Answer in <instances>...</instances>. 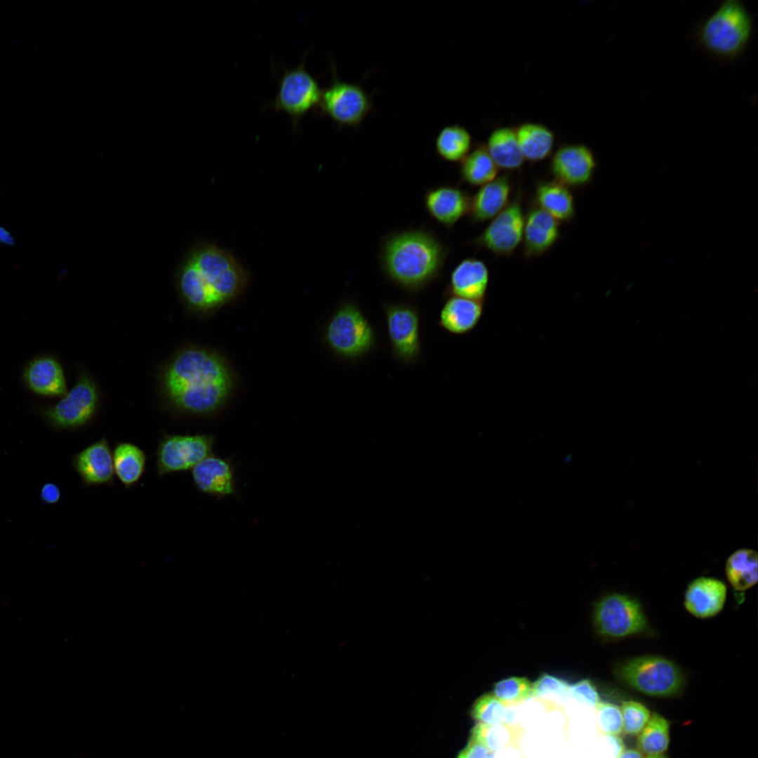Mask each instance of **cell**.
Listing matches in <instances>:
<instances>
[{"mask_svg": "<svg viewBox=\"0 0 758 758\" xmlns=\"http://www.w3.org/2000/svg\"><path fill=\"white\" fill-rule=\"evenodd\" d=\"M164 386L173 408L182 413L208 415L226 401L233 376L223 358L199 347L180 351L164 375Z\"/></svg>", "mask_w": 758, "mask_h": 758, "instance_id": "obj_1", "label": "cell"}, {"mask_svg": "<svg viewBox=\"0 0 758 758\" xmlns=\"http://www.w3.org/2000/svg\"><path fill=\"white\" fill-rule=\"evenodd\" d=\"M248 279V272L232 253L210 243L193 246L176 270L181 298L202 313L212 312L236 298Z\"/></svg>", "mask_w": 758, "mask_h": 758, "instance_id": "obj_2", "label": "cell"}, {"mask_svg": "<svg viewBox=\"0 0 758 758\" xmlns=\"http://www.w3.org/2000/svg\"><path fill=\"white\" fill-rule=\"evenodd\" d=\"M450 248L423 229L394 231L381 241L379 260L385 277L408 293L423 290L441 274Z\"/></svg>", "mask_w": 758, "mask_h": 758, "instance_id": "obj_3", "label": "cell"}, {"mask_svg": "<svg viewBox=\"0 0 758 758\" xmlns=\"http://www.w3.org/2000/svg\"><path fill=\"white\" fill-rule=\"evenodd\" d=\"M752 18L739 0L724 1L697 32L700 45L711 54L734 59L745 48L752 32Z\"/></svg>", "mask_w": 758, "mask_h": 758, "instance_id": "obj_4", "label": "cell"}, {"mask_svg": "<svg viewBox=\"0 0 758 758\" xmlns=\"http://www.w3.org/2000/svg\"><path fill=\"white\" fill-rule=\"evenodd\" d=\"M616 675L630 688L652 697H670L681 689L684 677L670 660L658 656L628 659L616 668Z\"/></svg>", "mask_w": 758, "mask_h": 758, "instance_id": "obj_5", "label": "cell"}, {"mask_svg": "<svg viewBox=\"0 0 758 758\" xmlns=\"http://www.w3.org/2000/svg\"><path fill=\"white\" fill-rule=\"evenodd\" d=\"M325 338L338 356L356 360L368 354L375 346L376 334L361 310L354 302L343 304L329 320Z\"/></svg>", "mask_w": 758, "mask_h": 758, "instance_id": "obj_6", "label": "cell"}, {"mask_svg": "<svg viewBox=\"0 0 758 758\" xmlns=\"http://www.w3.org/2000/svg\"><path fill=\"white\" fill-rule=\"evenodd\" d=\"M307 53L299 65L284 69L274 100L270 104L277 112L288 116L294 131L305 114L317 109L322 93L319 81L305 67Z\"/></svg>", "mask_w": 758, "mask_h": 758, "instance_id": "obj_7", "label": "cell"}, {"mask_svg": "<svg viewBox=\"0 0 758 758\" xmlns=\"http://www.w3.org/2000/svg\"><path fill=\"white\" fill-rule=\"evenodd\" d=\"M330 84L322 89L317 109L339 127H357L373 107L371 97L359 84L341 81L331 65Z\"/></svg>", "mask_w": 758, "mask_h": 758, "instance_id": "obj_8", "label": "cell"}, {"mask_svg": "<svg viewBox=\"0 0 758 758\" xmlns=\"http://www.w3.org/2000/svg\"><path fill=\"white\" fill-rule=\"evenodd\" d=\"M97 404L96 387L84 375L55 404L38 407L34 411L54 430H74L86 426L92 420Z\"/></svg>", "mask_w": 758, "mask_h": 758, "instance_id": "obj_9", "label": "cell"}, {"mask_svg": "<svg viewBox=\"0 0 758 758\" xmlns=\"http://www.w3.org/2000/svg\"><path fill=\"white\" fill-rule=\"evenodd\" d=\"M215 437L210 434H164L156 452L159 477L192 470L213 454Z\"/></svg>", "mask_w": 758, "mask_h": 758, "instance_id": "obj_10", "label": "cell"}, {"mask_svg": "<svg viewBox=\"0 0 758 758\" xmlns=\"http://www.w3.org/2000/svg\"><path fill=\"white\" fill-rule=\"evenodd\" d=\"M594 623L597 632L610 638H623L643 632L647 620L639 601L623 594L604 597L596 605Z\"/></svg>", "mask_w": 758, "mask_h": 758, "instance_id": "obj_11", "label": "cell"}, {"mask_svg": "<svg viewBox=\"0 0 758 758\" xmlns=\"http://www.w3.org/2000/svg\"><path fill=\"white\" fill-rule=\"evenodd\" d=\"M383 308L394 357L404 364L415 361L421 353L418 309L399 302H385Z\"/></svg>", "mask_w": 758, "mask_h": 758, "instance_id": "obj_12", "label": "cell"}, {"mask_svg": "<svg viewBox=\"0 0 758 758\" xmlns=\"http://www.w3.org/2000/svg\"><path fill=\"white\" fill-rule=\"evenodd\" d=\"M521 190H518L507 206L471 244L498 256L512 255L522 242L525 214Z\"/></svg>", "mask_w": 758, "mask_h": 758, "instance_id": "obj_13", "label": "cell"}, {"mask_svg": "<svg viewBox=\"0 0 758 758\" xmlns=\"http://www.w3.org/2000/svg\"><path fill=\"white\" fill-rule=\"evenodd\" d=\"M596 167L594 153L582 144L561 145L554 153L550 162L554 180L569 188L589 184Z\"/></svg>", "mask_w": 758, "mask_h": 758, "instance_id": "obj_14", "label": "cell"}, {"mask_svg": "<svg viewBox=\"0 0 758 758\" xmlns=\"http://www.w3.org/2000/svg\"><path fill=\"white\" fill-rule=\"evenodd\" d=\"M71 465L85 486L114 485L112 451L105 437L75 453Z\"/></svg>", "mask_w": 758, "mask_h": 758, "instance_id": "obj_15", "label": "cell"}, {"mask_svg": "<svg viewBox=\"0 0 758 758\" xmlns=\"http://www.w3.org/2000/svg\"><path fill=\"white\" fill-rule=\"evenodd\" d=\"M470 196L459 187L441 185L432 187L423 195L424 206L430 217L448 230L468 215Z\"/></svg>", "mask_w": 758, "mask_h": 758, "instance_id": "obj_16", "label": "cell"}, {"mask_svg": "<svg viewBox=\"0 0 758 758\" xmlns=\"http://www.w3.org/2000/svg\"><path fill=\"white\" fill-rule=\"evenodd\" d=\"M192 477L196 488L206 495L221 498L236 492L234 466L230 459L211 454L192 469Z\"/></svg>", "mask_w": 758, "mask_h": 758, "instance_id": "obj_17", "label": "cell"}, {"mask_svg": "<svg viewBox=\"0 0 758 758\" xmlns=\"http://www.w3.org/2000/svg\"><path fill=\"white\" fill-rule=\"evenodd\" d=\"M488 284L489 271L486 263L476 258H467L452 270L443 296L484 301Z\"/></svg>", "mask_w": 758, "mask_h": 758, "instance_id": "obj_18", "label": "cell"}, {"mask_svg": "<svg viewBox=\"0 0 758 758\" xmlns=\"http://www.w3.org/2000/svg\"><path fill=\"white\" fill-rule=\"evenodd\" d=\"M560 222L533 204L525 214L523 232L524 255L537 257L548 251L560 235Z\"/></svg>", "mask_w": 758, "mask_h": 758, "instance_id": "obj_19", "label": "cell"}, {"mask_svg": "<svg viewBox=\"0 0 758 758\" xmlns=\"http://www.w3.org/2000/svg\"><path fill=\"white\" fill-rule=\"evenodd\" d=\"M726 594V585L722 580L700 577L688 585L684 594V606L696 618H712L723 609Z\"/></svg>", "mask_w": 758, "mask_h": 758, "instance_id": "obj_20", "label": "cell"}, {"mask_svg": "<svg viewBox=\"0 0 758 758\" xmlns=\"http://www.w3.org/2000/svg\"><path fill=\"white\" fill-rule=\"evenodd\" d=\"M512 185L510 177L505 173L481 186L470 197L468 215L474 223L491 220L510 201Z\"/></svg>", "mask_w": 758, "mask_h": 758, "instance_id": "obj_21", "label": "cell"}, {"mask_svg": "<svg viewBox=\"0 0 758 758\" xmlns=\"http://www.w3.org/2000/svg\"><path fill=\"white\" fill-rule=\"evenodd\" d=\"M444 299L438 321L441 328L454 335H465L477 327L484 314V301L457 296Z\"/></svg>", "mask_w": 758, "mask_h": 758, "instance_id": "obj_22", "label": "cell"}, {"mask_svg": "<svg viewBox=\"0 0 758 758\" xmlns=\"http://www.w3.org/2000/svg\"><path fill=\"white\" fill-rule=\"evenodd\" d=\"M24 379L33 392L41 396H64L67 393L62 368L51 357L42 356L30 361L25 368Z\"/></svg>", "mask_w": 758, "mask_h": 758, "instance_id": "obj_23", "label": "cell"}, {"mask_svg": "<svg viewBox=\"0 0 758 758\" xmlns=\"http://www.w3.org/2000/svg\"><path fill=\"white\" fill-rule=\"evenodd\" d=\"M533 202L559 222H568L576 215L575 200L570 188L555 180L537 183Z\"/></svg>", "mask_w": 758, "mask_h": 758, "instance_id": "obj_24", "label": "cell"}, {"mask_svg": "<svg viewBox=\"0 0 758 758\" xmlns=\"http://www.w3.org/2000/svg\"><path fill=\"white\" fill-rule=\"evenodd\" d=\"M114 474L125 488L134 487L142 477L146 468L147 455L135 444L117 442L112 451Z\"/></svg>", "mask_w": 758, "mask_h": 758, "instance_id": "obj_25", "label": "cell"}, {"mask_svg": "<svg viewBox=\"0 0 758 758\" xmlns=\"http://www.w3.org/2000/svg\"><path fill=\"white\" fill-rule=\"evenodd\" d=\"M485 147L498 169L516 170L525 161L513 128L501 127L493 130Z\"/></svg>", "mask_w": 758, "mask_h": 758, "instance_id": "obj_26", "label": "cell"}, {"mask_svg": "<svg viewBox=\"0 0 758 758\" xmlns=\"http://www.w3.org/2000/svg\"><path fill=\"white\" fill-rule=\"evenodd\" d=\"M514 129L525 160L540 161L551 154L554 144V134L547 126L528 122Z\"/></svg>", "mask_w": 758, "mask_h": 758, "instance_id": "obj_27", "label": "cell"}, {"mask_svg": "<svg viewBox=\"0 0 758 758\" xmlns=\"http://www.w3.org/2000/svg\"><path fill=\"white\" fill-rule=\"evenodd\" d=\"M460 163V180L471 186H482L498 176L499 169L485 145H477L472 147Z\"/></svg>", "mask_w": 758, "mask_h": 758, "instance_id": "obj_28", "label": "cell"}, {"mask_svg": "<svg viewBox=\"0 0 758 758\" xmlns=\"http://www.w3.org/2000/svg\"><path fill=\"white\" fill-rule=\"evenodd\" d=\"M726 578L738 591H745L754 586L758 580V559L756 551L740 549L728 558L725 565Z\"/></svg>", "mask_w": 758, "mask_h": 758, "instance_id": "obj_29", "label": "cell"}, {"mask_svg": "<svg viewBox=\"0 0 758 758\" xmlns=\"http://www.w3.org/2000/svg\"><path fill=\"white\" fill-rule=\"evenodd\" d=\"M437 155L448 162L461 161L472 149V136L464 126L454 124L443 127L435 138Z\"/></svg>", "mask_w": 758, "mask_h": 758, "instance_id": "obj_30", "label": "cell"}, {"mask_svg": "<svg viewBox=\"0 0 758 758\" xmlns=\"http://www.w3.org/2000/svg\"><path fill=\"white\" fill-rule=\"evenodd\" d=\"M520 736L521 729L514 725L478 723L472 731L471 738L484 745L492 753L505 747H516Z\"/></svg>", "mask_w": 758, "mask_h": 758, "instance_id": "obj_31", "label": "cell"}, {"mask_svg": "<svg viewBox=\"0 0 758 758\" xmlns=\"http://www.w3.org/2000/svg\"><path fill=\"white\" fill-rule=\"evenodd\" d=\"M670 743V726L667 720L658 713L650 719L639 733L637 744L641 752L650 754H663Z\"/></svg>", "mask_w": 758, "mask_h": 758, "instance_id": "obj_32", "label": "cell"}, {"mask_svg": "<svg viewBox=\"0 0 758 758\" xmlns=\"http://www.w3.org/2000/svg\"><path fill=\"white\" fill-rule=\"evenodd\" d=\"M532 684L526 678L513 677L497 682L493 695L505 705L517 704L531 696Z\"/></svg>", "mask_w": 758, "mask_h": 758, "instance_id": "obj_33", "label": "cell"}, {"mask_svg": "<svg viewBox=\"0 0 758 758\" xmlns=\"http://www.w3.org/2000/svg\"><path fill=\"white\" fill-rule=\"evenodd\" d=\"M506 706L493 694H485L474 703L472 714L482 724H503L505 723L507 716Z\"/></svg>", "mask_w": 758, "mask_h": 758, "instance_id": "obj_34", "label": "cell"}, {"mask_svg": "<svg viewBox=\"0 0 758 758\" xmlns=\"http://www.w3.org/2000/svg\"><path fill=\"white\" fill-rule=\"evenodd\" d=\"M595 709L596 724L599 735L619 736L623 731V718L620 707L601 702Z\"/></svg>", "mask_w": 758, "mask_h": 758, "instance_id": "obj_35", "label": "cell"}, {"mask_svg": "<svg viewBox=\"0 0 758 758\" xmlns=\"http://www.w3.org/2000/svg\"><path fill=\"white\" fill-rule=\"evenodd\" d=\"M623 718V731L630 736H637L642 731L651 717L649 709L640 703L628 700L620 707Z\"/></svg>", "mask_w": 758, "mask_h": 758, "instance_id": "obj_36", "label": "cell"}, {"mask_svg": "<svg viewBox=\"0 0 758 758\" xmlns=\"http://www.w3.org/2000/svg\"><path fill=\"white\" fill-rule=\"evenodd\" d=\"M569 686L563 679L544 674L532 684L531 696L544 698L550 696L564 698L568 696Z\"/></svg>", "mask_w": 758, "mask_h": 758, "instance_id": "obj_37", "label": "cell"}, {"mask_svg": "<svg viewBox=\"0 0 758 758\" xmlns=\"http://www.w3.org/2000/svg\"><path fill=\"white\" fill-rule=\"evenodd\" d=\"M568 696L578 703L596 707L600 703L599 695L590 680H582L569 686Z\"/></svg>", "mask_w": 758, "mask_h": 758, "instance_id": "obj_38", "label": "cell"}, {"mask_svg": "<svg viewBox=\"0 0 758 758\" xmlns=\"http://www.w3.org/2000/svg\"><path fill=\"white\" fill-rule=\"evenodd\" d=\"M491 752L479 741L471 738L458 758H491Z\"/></svg>", "mask_w": 758, "mask_h": 758, "instance_id": "obj_39", "label": "cell"}, {"mask_svg": "<svg viewBox=\"0 0 758 758\" xmlns=\"http://www.w3.org/2000/svg\"><path fill=\"white\" fill-rule=\"evenodd\" d=\"M39 498L44 505H53L61 498L60 487L55 483H45L40 491Z\"/></svg>", "mask_w": 758, "mask_h": 758, "instance_id": "obj_40", "label": "cell"}, {"mask_svg": "<svg viewBox=\"0 0 758 758\" xmlns=\"http://www.w3.org/2000/svg\"><path fill=\"white\" fill-rule=\"evenodd\" d=\"M609 739V742L614 749V754L616 757L624 749V745L619 736H606Z\"/></svg>", "mask_w": 758, "mask_h": 758, "instance_id": "obj_41", "label": "cell"}, {"mask_svg": "<svg viewBox=\"0 0 758 758\" xmlns=\"http://www.w3.org/2000/svg\"><path fill=\"white\" fill-rule=\"evenodd\" d=\"M616 758H643L642 752L637 749H624Z\"/></svg>", "mask_w": 758, "mask_h": 758, "instance_id": "obj_42", "label": "cell"}, {"mask_svg": "<svg viewBox=\"0 0 758 758\" xmlns=\"http://www.w3.org/2000/svg\"><path fill=\"white\" fill-rule=\"evenodd\" d=\"M0 243L7 245H12L14 243V239L11 234L1 227H0Z\"/></svg>", "mask_w": 758, "mask_h": 758, "instance_id": "obj_43", "label": "cell"}, {"mask_svg": "<svg viewBox=\"0 0 758 758\" xmlns=\"http://www.w3.org/2000/svg\"><path fill=\"white\" fill-rule=\"evenodd\" d=\"M646 758H667V757L663 754H659L647 755V757Z\"/></svg>", "mask_w": 758, "mask_h": 758, "instance_id": "obj_44", "label": "cell"}]
</instances>
